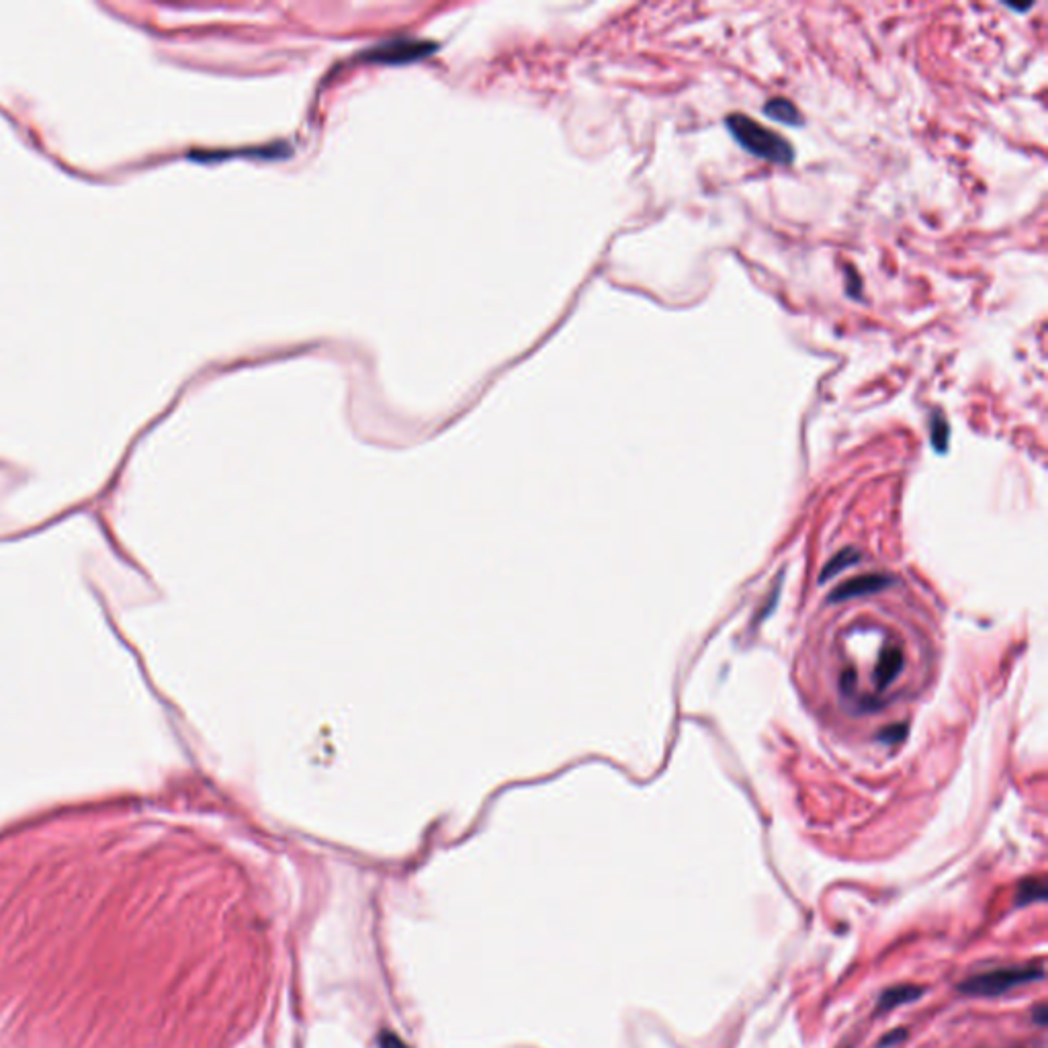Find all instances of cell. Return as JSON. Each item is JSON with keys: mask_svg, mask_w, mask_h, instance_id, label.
<instances>
[{"mask_svg": "<svg viewBox=\"0 0 1048 1048\" xmlns=\"http://www.w3.org/2000/svg\"><path fill=\"white\" fill-rule=\"evenodd\" d=\"M729 135L748 152V154L760 158V160L789 166L794 160L792 143L772 129L764 127L756 119H749L743 113H732L725 119Z\"/></svg>", "mask_w": 1048, "mask_h": 1048, "instance_id": "1", "label": "cell"}, {"mask_svg": "<svg viewBox=\"0 0 1048 1048\" xmlns=\"http://www.w3.org/2000/svg\"><path fill=\"white\" fill-rule=\"evenodd\" d=\"M1044 971L1038 965L1026 966H1006L993 968V971L977 973L973 977L958 983V992L968 997H997L1011 992V989L1028 985V983L1043 981Z\"/></svg>", "mask_w": 1048, "mask_h": 1048, "instance_id": "2", "label": "cell"}, {"mask_svg": "<svg viewBox=\"0 0 1048 1048\" xmlns=\"http://www.w3.org/2000/svg\"><path fill=\"white\" fill-rule=\"evenodd\" d=\"M887 585H891V577L885 574L856 576L852 577V580L844 582L842 585H837V588L829 594V602H842V600H850L856 596L877 594V592L885 590Z\"/></svg>", "mask_w": 1048, "mask_h": 1048, "instance_id": "3", "label": "cell"}, {"mask_svg": "<svg viewBox=\"0 0 1048 1048\" xmlns=\"http://www.w3.org/2000/svg\"><path fill=\"white\" fill-rule=\"evenodd\" d=\"M903 663H905V657H903L901 647H885L879 655L877 668H874V686H877L879 690L888 689V686L897 680V676L903 670Z\"/></svg>", "mask_w": 1048, "mask_h": 1048, "instance_id": "4", "label": "cell"}, {"mask_svg": "<svg viewBox=\"0 0 1048 1048\" xmlns=\"http://www.w3.org/2000/svg\"><path fill=\"white\" fill-rule=\"evenodd\" d=\"M424 48H432V46H422L420 41H406V39H397L392 43H385V46H379L375 48L373 57L375 60H381V62H410V60H416V57H420L424 54L432 52V49H424Z\"/></svg>", "mask_w": 1048, "mask_h": 1048, "instance_id": "5", "label": "cell"}, {"mask_svg": "<svg viewBox=\"0 0 1048 1048\" xmlns=\"http://www.w3.org/2000/svg\"><path fill=\"white\" fill-rule=\"evenodd\" d=\"M926 993V989L923 987H917V985H895V987H888L887 992L880 993L879 997V1003H877V1016L883 1014V1011H891L899 1006H905V1003H914L920 1000V997Z\"/></svg>", "mask_w": 1048, "mask_h": 1048, "instance_id": "6", "label": "cell"}, {"mask_svg": "<svg viewBox=\"0 0 1048 1048\" xmlns=\"http://www.w3.org/2000/svg\"><path fill=\"white\" fill-rule=\"evenodd\" d=\"M762 111L766 117L775 119L778 123H784V126H791V127H801L803 126V115L797 109V105L792 103L789 99H783V97H776V99H770L766 100Z\"/></svg>", "mask_w": 1048, "mask_h": 1048, "instance_id": "7", "label": "cell"}, {"mask_svg": "<svg viewBox=\"0 0 1048 1048\" xmlns=\"http://www.w3.org/2000/svg\"><path fill=\"white\" fill-rule=\"evenodd\" d=\"M1046 899V887H1044V880L1043 879H1024L1020 885H1018V893H1016V905L1018 907H1024V905H1030V903H1040Z\"/></svg>", "mask_w": 1048, "mask_h": 1048, "instance_id": "8", "label": "cell"}, {"mask_svg": "<svg viewBox=\"0 0 1048 1048\" xmlns=\"http://www.w3.org/2000/svg\"><path fill=\"white\" fill-rule=\"evenodd\" d=\"M858 561H860V553L856 551V549H842L840 553H836V558H831L826 563V567H823L819 580L827 582L829 577L837 576L840 572H844L845 567L854 566V563H858Z\"/></svg>", "mask_w": 1048, "mask_h": 1048, "instance_id": "9", "label": "cell"}, {"mask_svg": "<svg viewBox=\"0 0 1048 1048\" xmlns=\"http://www.w3.org/2000/svg\"><path fill=\"white\" fill-rule=\"evenodd\" d=\"M930 435H931V446L938 453H944L946 446H948V435H950V429H948V422H946V418L942 411H934L931 414V422H930Z\"/></svg>", "mask_w": 1048, "mask_h": 1048, "instance_id": "10", "label": "cell"}, {"mask_svg": "<svg viewBox=\"0 0 1048 1048\" xmlns=\"http://www.w3.org/2000/svg\"><path fill=\"white\" fill-rule=\"evenodd\" d=\"M905 1036H907V1032L903 1030V1028H899V1030H893V1032H888L887 1036H883V1038L879 1040L877 1048H888V1046H893V1044H899L901 1040H905Z\"/></svg>", "mask_w": 1048, "mask_h": 1048, "instance_id": "11", "label": "cell"}, {"mask_svg": "<svg viewBox=\"0 0 1048 1048\" xmlns=\"http://www.w3.org/2000/svg\"><path fill=\"white\" fill-rule=\"evenodd\" d=\"M379 1048H410L402 1038H397L392 1032H383L379 1036Z\"/></svg>", "mask_w": 1048, "mask_h": 1048, "instance_id": "12", "label": "cell"}, {"mask_svg": "<svg viewBox=\"0 0 1048 1048\" xmlns=\"http://www.w3.org/2000/svg\"><path fill=\"white\" fill-rule=\"evenodd\" d=\"M903 735H905V727L895 725V727H891V732H888V729H887V732L883 735H880V740H885V741H901Z\"/></svg>", "mask_w": 1048, "mask_h": 1048, "instance_id": "13", "label": "cell"}, {"mask_svg": "<svg viewBox=\"0 0 1048 1048\" xmlns=\"http://www.w3.org/2000/svg\"><path fill=\"white\" fill-rule=\"evenodd\" d=\"M1032 1020H1035L1038 1026H1044L1048 1022V1009L1044 1003H1040L1035 1009H1032Z\"/></svg>", "mask_w": 1048, "mask_h": 1048, "instance_id": "14", "label": "cell"}]
</instances>
